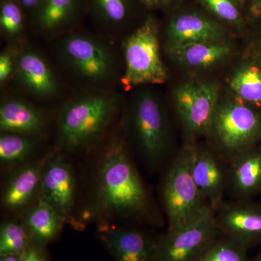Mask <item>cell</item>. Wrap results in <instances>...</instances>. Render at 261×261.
Listing matches in <instances>:
<instances>
[{
	"label": "cell",
	"instance_id": "obj_1",
	"mask_svg": "<svg viewBox=\"0 0 261 261\" xmlns=\"http://www.w3.org/2000/svg\"><path fill=\"white\" fill-rule=\"evenodd\" d=\"M149 210L147 191L124 142L111 139L98 159L86 219H138Z\"/></svg>",
	"mask_w": 261,
	"mask_h": 261
},
{
	"label": "cell",
	"instance_id": "obj_2",
	"mask_svg": "<svg viewBox=\"0 0 261 261\" xmlns=\"http://www.w3.org/2000/svg\"><path fill=\"white\" fill-rule=\"evenodd\" d=\"M119 106V99L113 93L84 94L70 99L58 114V145L71 152L93 147L112 125Z\"/></svg>",
	"mask_w": 261,
	"mask_h": 261
},
{
	"label": "cell",
	"instance_id": "obj_3",
	"mask_svg": "<svg viewBox=\"0 0 261 261\" xmlns=\"http://www.w3.org/2000/svg\"><path fill=\"white\" fill-rule=\"evenodd\" d=\"M207 137L224 161L257 146L261 141V111L238 100L219 102Z\"/></svg>",
	"mask_w": 261,
	"mask_h": 261
},
{
	"label": "cell",
	"instance_id": "obj_4",
	"mask_svg": "<svg viewBox=\"0 0 261 261\" xmlns=\"http://www.w3.org/2000/svg\"><path fill=\"white\" fill-rule=\"evenodd\" d=\"M195 146L187 145L168 166L162 195L168 229L191 222L211 208L196 186L192 172Z\"/></svg>",
	"mask_w": 261,
	"mask_h": 261
},
{
	"label": "cell",
	"instance_id": "obj_5",
	"mask_svg": "<svg viewBox=\"0 0 261 261\" xmlns=\"http://www.w3.org/2000/svg\"><path fill=\"white\" fill-rule=\"evenodd\" d=\"M126 124L136 148L149 166H159L167 157L170 132L167 117L159 98L143 92L135 98Z\"/></svg>",
	"mask_w": 261,
	"mask_h": 261
},
{
	"label": "cell",
	"instance_id": "obj_6",
	"mask_svg": "<svg viewBox=\"0 0 261 261\" xmlns=\"http://www.w3.org/2000/svg\"><path fill=\"white\" fill-rule=\"evenodd\" d=\"M58 55L63 64L80 80L102 84L113 80L116 58L111 47L94 36L75 33L61 39Z\"/></svg>",
	"mask_w": 261,
	"mask_h": 261
},
{
	"label": "cell",
	"instance_id": "obj_7",
	"mask_svg": "<svg viewBox=\"0 0 261 261\" xmlns=\"http://www.w3.org/2000/svg\"><path fill=\"white\" fill-rule=\"evenodd\" d=\"M125 87L143 84H162L167 72L160 53L159 32L153 19L148 18L127 37L123 45Z\"/></svg>",
	"mask_w": 261,
	"mask_h": 261
},
{
	"label": "cell",
	"instance_id": "obj_8",
	"mask_svg": "<svg viewBox=\"0 0 261 261\" xmlns=\"http://www.w3.org/2000/svg\"><path fill=\"white\" fill-rule=\"evenodd\" d=\"M221 235L214 211L209 208L191 222L168 229L159 238L155 261H197Z\"/></svg>",
	"mask_w": 261,
	"mask_h": 261
},
{
	"label": "cell",
	"instance_id": "obj_9",
	"mask_svg": "<svg viewBox=\"0 0 261 261\" xmlns=\"http://www.w3.org/2000/svg\"><path fill=\"white\" fill-rule=\"evenodd\" d=\"M173 102L190 140L207 135L219 104V87L205 80H188L173 91Z\"/></svg>",
	"mask_w": 261,
	"mask_h": 261
},
{
	"label": "cell",
	"instance_id": "obj_10",
	"mask_svg": "<svg viewBox=\"0 0 261 261\" xmlns=\"http://www.w3.org/2000/svg\"><path fill=\"white\" fill-rule=\"evenodd\" d=\"M39 200L53 207L65 221L71 216L76 200V178L64 156H48L42 170Z\"/></svg>",
	"mask_w": 261,
	"mask_h": 261
},
{
	"label": "cell",
	"instance_id": "obj_11",
	"mask_svg": "<svg viewBox=\"0 0 261 261\" xmlns=\"http://www.w3.org/2000/svg\"><path fill=\"white\" fill-rule=\"evenodd\" d=\"M221 234L247 249L261 243V205L248 200L224 202L214 211Z\"/></svg>",
	"mask_w": 261,
	"mask_h": 261
},
{
	"label": "cell",
	"instance_id": "obj_12",
	"mask_svg": "<svg viewBox=\"0 0 261 261\" xmlns=\"http://www.w3.org/2000/svg\"><path fill=\"white\" fill-rule=\"evenodd\" d=\"M98 237L116 261H155L159 238L140 229L104 221Z\"/></svg>",
	"mask_w": 261,
	"mask_h": 261
},
{
	"label": "cell",
	"instance_id": "obj_13",
	"mask_svg": "<svg viewBox=\"0 0 261 261\" xmlns=\"http://www.w3.org/2000/svg\"><path fill=\"white\" fill-rule=\"evenodd\" d=\"M48 156L13 168L2 190L1 203L5 210L23 212L39 200L42 170Z\"/></svg>",
	"mask_w": 261,
	"mask_h": 261
},
{
	"label": "cell",
	"instance_id": "obj_14",
	"mask_svg": "<svg viewBox=\"0 0 261 261\" xmlns=\"http://www.w3.org/2000/svg\"><path fill=\"white\" fill-rule=\"evenodd\" d=\"M224 161L213 149L195 146L192 176L201 195L213 211L222 203L225 190H227L228 167Z\"/></svg>",
	"mask_w": 261,
	"mask_h": 261
},
{
	"label": "cell",
	"instance_id": "obj_15",
	"mask_svg": "<svg viewBox=\"0 0 261 261\" xmlns=\"http://www.w3.org/2000/svg\"><path fill=\"white\" fill-rule=\"evenodd\" d=\"M27 92L41 99L55 97L59 82L47 60L39 51L24 47L15 54L14 75Z\"/></svg>",
	"mask_w": 261,
	"mask_h": 261
},
{
	"label": "cell",
	"instance_id": "obj_16",
	"mask_svg": "<svg viewBox=\"0 0 261 261\" xmlns=\"http://www.w3.org/2000/svg\"><path fill=\"white\" fill-rule=\"evenodd\" d=\"M226 33L219 23L197 12L175 15L166 30V47H178L194 43L222 42Z\"/></svg>",
	"mask_w": 261,
	"mask_h": 261
},
{
	"label": "cell",
	"instance_id": "obj_17",
	"mask_svg": "<svg viewBox=\"0 0 261 261\" xmlns=\"http://www.w3.org/2000/svg\"><path fill=\"white\" fill-rule=\"evenodd\" d=\"M227 190L238 200L261 193V147L246 149L228 162Z\"/></svg>",
	"mask_w": 261,
	"mask_h": 261
},
{
	"label": "cell",
	"instance_id": "obj_18",
	"mask_svg": "<svg viewBox=\"0 0 261 261\" xmlns=\"http://www.w3.org/2000/svg\"><path fill=\"white\" fill-rule=\"evenodd\" d=\"M227 83L238 100L261 111V53L253 49L244 57Z\"/></svg>",
	"mask_w": 261,
	"mask_h": 261
},
{
	"label": "cell",
	"instance_id": "obj_19",
	"mask_svg": "<svg viewBox=\"0 0 261 261\" xmlns=\"http://www.w3.org/2000/svg\"><path fill=\"white\" fill-rule=\"evenodd\" d=\"M45 127L42 113L30 102L20 98L5 99L0 106V130L36 137Z\"/></svg>",
	"mask_w": 261,
	"mask_h": 261
},
{
	"label": "cell",
	"instance_id": "obj_20",
	"mask_svg": "<svg viewBox=\"0 0 261 261\" xmlns=\"http://www.w3.org/2000/svg\"><path fill=\"white\" fill-rule=\"evenodd\" d=\"M21 221L28 230L32 243L47 247L59 238L65 219L50 205L39 200L22 212Z\"/></svg>",
	"mask_w": 261,
	"mask_h": 261
},
{
	"label": "cell",
	"instance_id": "obj_21",
	"mask_svg": "<svg viewBox=\"0 0 261 261\" xmlns=\"http://www.w3.org/2000/svg\"><path fill=\"white\" fill-rule=\"evenodd\" d=\"M166 49L171 59L177 64L190 69L200 70L224 61L231 54V46L222 41L194 43L166 47Z\"/></svg>",
	"mask_w": 261,
	"mask_h": 261
},
{
	"label": "cell",
	"instance_id": "obj_22",
	"mask_svg": "<svg viewBox=\"0 0 261 261\" xmlns=\"http://www.w3.org/2000/svg\"><path fill=\"white\" fill-rule=\"evenodd\" d=\"M79 0H42L38 23L45 35L56 34L73 18Z\"/></svg>",
	"mask_w": 261,
	"mask_h": 261
},
{
	"label": "cell",
	"instance_id": "obj_23",
	"mask_svg": "<svg viewBox=\"0 0 261 261\" xmlns=\"http://www.w3.org/2000/svg\"><path fill=\"white\" fill-rule=\"evenodd\" d=\"M35 137L1 132L0 136V163L4 168H17L27 163L35 150Z\"/></svg>",
	"mask_w": 261,
	"mask_h": 261
},
{
	"label": "cell",
	"instance_id": "obj_24",
	"mask_svg": "<svg viewBox=\"0 0 261 261\" xmlns=\"http://www.w3.org/2000/svg\"><path fill=\"white\" fill-rule=\"evenodd\" d=\"M32 243L30 235L22 221L5 220L0 225V256L20 255Z\"/></svg>",
	"mask_w": 261,
	"mask_h": 261
},
{
	"label": "cell",
	"instance_id": "obj_25",
	"mask_svg": "<svg viewBox=\"0 0 261 261\" xmlns=\"http://www.w3.org/2000/svg\"><path fill=\"white\" fill-rule=\"evenodd\" d=\"M249 249L232 239L221 234L215 240L197 261H251Z\"/></svg>",
	"mask_w": 261,
	"mask_h": 261
},
{
	"label": "cell",
	"instance_id": "obj_26",
	"mask_svg": "<svg viewBox=\"0 0 261 261\" xmlns=\"http://www.w3.org/2000/svg\"><path fill=\"white\" fill-rule=\"evenodd\" d=\"M0 27L5 37L9 39H16L23 32V13L13 0H5L1 5Z\"/></svg>",
	"mask_w": 261,
	"mask_h": 261
},
{
	"label": "cell",
	"instance_id": "obj_27",
	"mask_svg": "<svg viewBox=\"0 0 261 261\" xmlns=\"http://www.w3.org/2000/svg\"><path fill=\"white\" fill-rule=\"evenodd\" d=\"M93 4L100 18L111 27L124 23L128 16L127 0H93Z\"/></svg>",
	"mask_w": 261,
	"mask_h": 261
},
{
	"label": "cell",
	"instance_id": "obj_28",
	"mask_svg": "<svg viewBox=\"0 0 261 261\" xmlns=\"http://www.w3.org/2000/svg\"><path fill=\"white\" fill-rule=\"evenodd\" d=\"M204 6L216 17L234 27L243 23L241 13L234 0H200Z\"/></svg>",
	"mask_w": 261,
	"mask_h": 261
},
{
	"label": "cell",
	"instance_id": "obj_29",
	"mask_svg": "<svg viewBox=\"0 0 261 261\" xmlns=\"http://www.w3.org/2000/svg\"><path fill=\"white\" fill-rule=\"evenodd\" d=\"M15 55L13 51L6 49L0 55V83L1 85L14 75Z\"/></svg>",
	"mask_w": 261,
	"mask_h": 261
},
{
	"label": "cell",
	"instance_id": "obj_30",
	"mask_svg": "<svg viewBox=\"0 0 261 261\" xmlns=\"http://www.w3.org/2000/svg\"><path fill=\"white\" fill-rule=\"evenodd\" d=\"M20 261H50L46 247L32 243L20 255Z\"/></svg>",
	"mask_w": 261,
	"mask_h": 261
},
{
	"label": "cell",
	"instance_id": "obj_31",
	"mask_svg": "<svg viewBox=\"0 0 261 261\" xmlns=\"http://www.w3.org/2000/svg\"><path fill=\"white\" fill-rule=\"evenodd\" d=\"M249 13L252 18L261 20V0H251Z\"/></svg>",
	"mask_w": 261,
	"mask_h": 261
},
{
	"label": "cell",
	"instance_id": "obj_32",
	"mask_svg": "<svg viewBox=\"0 0 261 261\" xmlns=\"http://www.w3.org/2000/svg\"><path fill=\"white\" fill-rule=\"evenodd\" d=\"M20 1L25 8H33L40 4L42 0H20Z\"/></svg>",
	"mask_w": 261,
	"mask_h": 261
},
{
	"label": "cell",
	"instance_id": "obj_33",
	"mask_svg": "<svg viewBox=\"0 0 261 261\" xmlns=\"http://www.w3.org/2000/svg\"><path fill=\"white\" fill-rule=\"evenodd\" d=\"M0 261H20V255H2Z\"/></svg>",
	"mask_w": 261,
	"mask_h": 261
},
{
	"label": "cell",
	"instance_id": "obj_34",
	"mask_svg": "<svg viewBox=\"0 0 261 261\" xmlns=\"http://www.w3.org/2000/svg\"><path fill=\"white\" fill-rule=\"evenodd\" d=\"M255 49V50L261 53V32L257 38L256 42H255V49Z\"/></svg>",
	"mask_w": 261,
	"mask_h": 261
},
{
	"label": "cell",
	"instance_id": "obj_35",
	"mask_svg": "<svg viewBox=\"0 0 261 261\" xmlns=\"http://www.w3.org/2000/svg\"><path fill=\"white\" fill-rule=\"evenodd\" d=\"M142 1L149 7H153L157 4H159V0H142Z\"/></svg>",
	"mask_w": 261,
	"mask_h": 261
},
{
	"label": "cell",
	"instance_id": "obj_36",
	"mask_svg": "<svg viewBox=\"0 0 261 261\" xmlns=\"http://www.w3.org/2000/svg\"><path fill=\"white\" fill-rule=\"evenodd\" d=\"M172 1L173 0H159V3L163 5H168L171 4Z\"/></svg>",
	"mask_w": 261,
	"mask_h": 261
},
{
	"label": "cell",
	"instance_id": "obj_37",
	"mask_svg": "<svg viewBox=\"0 0 261 261\" xmlns=\"http://www.w3.org/2000/svg\"><path fill=\"white\" fill-rule=\"evenodd\" d=\"M251 261H261V250L257 254L256 256L254 257Z\"/></svg>",
	"mask_w": 261,
	"mask_h": 261
},
{
	"label": "cell",
	"instance_id": "obj_38",
	"mask_svg": "<svg viewBox=\"0 0 261 261\" xmlns=\"http://www.w3.org/2000/svg\"><path fill=\"white\" fill-rule=\"evenodd\" d=\"M235 2H238V3H240V4H242V3H243L245 1V0H234Z\"/></svg>",
	"mask_w": 261,
	"mask_h": 261
}]
</instances>
